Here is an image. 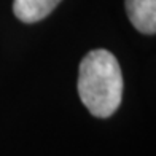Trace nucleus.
<instances>
[{"label": "nucleus", "mask_w": 156, "mask_h": 156, "mask_svg": "<svg viewBox=\"0 0 156 156\" xmlns=\"http://www.w3.org/2000/svg\"><path fill=\"white\" fill-rule=\"evenodd\" d=\"M78 94L91 115L108 118L123 99L121 67L107 49H93L80 62Z\"/></svg>", "instance_id": "f257e3e1"}, {"label": "nucleus", "mask_w": 156, "mask_h": 156, "mask_svg": "<svg viewBox=\"0 0 156 156\" xmlns=\"http://www.w3.org/2000/svg\"><path fill=\"white\" fill-rule=\"evenodd\" d=\"M126 11L139 32L147 35L156 32V0H126Z\"/></svg>", "instance_id": "f03ea898"}, {"label": "nucleus", "mask_w": 156, "mask_h": 156, "mask_svg": "<svg viewBox=\"0 0 156 156\" xmlns=\"http://www.w3.org/2000/svg\"><path fill=\"white\" fill-rule=\"evenodd\" d=\"M61 0H13V13L26 24L38 23L45 19Z\"/></svg>", "instance_id": "7ed1b4c3"}]
</instances>
